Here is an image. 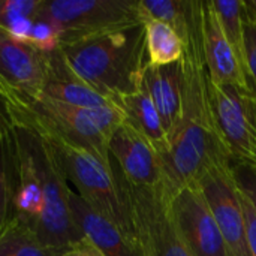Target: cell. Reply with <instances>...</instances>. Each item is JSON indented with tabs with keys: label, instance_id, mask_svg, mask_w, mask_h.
<instances>
[{
	"label": "cell",
	"instance_id": "cell-21",
	"mask_svg": "<svg viewBox=\"0 0 256 256\" xmlns=\"http://www.w3.org/2000/svg\"><path fill=\"white\" fill-rule=\"evenodd\" d=\"M212 2L220 20L225 36L249 81L248 64H246V40H244V2L240 0H212Z\"/></svg>",
	"mask_w": 256,
	"mask_h": 256
},
{
	"label": "cell",
	"instance_id": "cell-6",
	"mask_svg": "<svg viewBox=\"0 0 256 256\" xmlns=\"http://www.w3.org/2000/svg\"><path fill=\"white\" fill-rule=\"evenodd\" d=\"M111 168L118 192L129 210L136 242L148 243L156 256H190L174 208L176 195L162 180L150 188L135 186L126 180L112 159Z\"/></svg>",
	"mask_w": 256,
	"mask_h": 256
},
{
	"label": "cell",
	"instance_id": "cell-12",
	"mask_svg": "<svg viewBox=\"0 0 256 256\" xmlns=\"http://www.w3.org/2000/svg\"><path fill=\"white\" fill-rule=\"evenodd\" d=\"M201 30L210 80L219 86L252 88L225 36L212 0H201Z\"/></svg>",
	"mask_w": 256,
	"mask_h": 256
},
{
	"label": "cell",
	"instance_id": "cell-23",
	"mask_svg": "<svg viewBox=\"0 0 256 256\" xmlns=\"http://www.w3.org/2000/svg\"><path fill=\"white\" fill-rule=\"evenodd\" d=\"M42 0H0V26L8 28L21 18H39Z\"/></svg>",
	"mask_w": 256,
	"mask_h": 256
},
{
	"label": "cell",
	"instance_id": "cell-26",
	"mask_svg": "<svg viewBox=\"0 0 256 256\" xmlns=\"http://www.w3.org/2000/svg\"><path fill=\"white\" fill-rule=\"evenodd\" d=\"M232 171L238 189L244 194V196L252 202L256 210V166L232 162Z\"/></svg>",
	"mask_w": 256,
	"mask_h": 256
},
{
	"label": "cell",
	"instance_id": "cell-15",
	"mask_svg": "<svg viewBox=\"0 0 256 256\" xmlns=\"http://www.w3.org/2000/svg\"><path fill=\"white\" fill-rule=\"evenodd\" d=\"M20 189V152L14 123L0 102V232L15 219Z\"/></svg>",
	"mask_w": 256,
	"mask_h": 256
},
{
	"label": "cell",
	"instance_id": "cell-5",
	"mask_svg": "<svg viewBox=\"0 0 256 256\" xmlns=\"http://www.w3.org/2000/svg\"><path fill=\"white\" fill-rule=\"evenodd\" d=\"M39 136L52 150L68 182L75 186L76 194L140 250L129 210L123 202L112 174L111 159L106 162L87 148L75 146L60 136Z\"/></svg>",
	"mask_w": 256,
	"mask_h": 256
},
{
	"label": "cell",
	"instance_id": "cell-27",
	"mask_svg": "<svg viewBox=\"0 0 256 256\" xmlns=\"http://www.w3.org/2000/svg\"><path fill=\"white\" fill-rule=\"evenodd\" d=\"M240 200H242L244 219H246V236H248L249 252H250V256H256V210L242 190H240Z\"/></svg>",
	"mask_w": 256,
	"mask_h": 256
},
{
	"label": "cell",
	"instance_id": "cell-7",
	"mask_svg": "<svg viewBox=\"0 0 256 256\" xmlns=\"http://www.w3.org/2000/svg\"><path fill=\"white\" fill-rule=\"evenodd\" d=\"M39 18L54 27L60 45L144 24L136 0H42Z\"/></svg>",
	"mask_w": 256,
	"mask_h": 256
},
{
	"label": "cell",
	"instance_id": "cell-18",
	"mask_svg": "<svg viewBox=\"0 0 256 256\" xmlns=\"http://www.w3.org/2000/svg\"><path fill=\"white\" fill-rule=\"evenodd\" d=\"M114 104L124 114V120L146 136L156 147L160 156L166 148V132L144 84H141L135 93L117 98Z\"/></svg>",
	"mask_w": 256,
	"mask_h": 256
},
{
	"label": "cell",
	"instance_id": "cell-22",
	"mask_svg": "<svg viewBox=\"0 0 256 256\" xmlns=\"http://www.w3.org/2000/svg\"><path fill=\"white\" fill-rule=\"evenodd\" d=\"M138 12L142 22H165L178 33L186 22L188 0H138Z\"/></svg>",
	"mask_w": 256,
	"mask_h": 256
},
{
	"label": "cell",
	"instance_id": "cell-19",
	"mask_svg": "<svg viewBox=\"0 0 256 256\" xmlns=\"http://www.w3.org/2000/svg\"><path fill=\"white\" fill-rule=\"evenodd\" d=\"M64 250L45 244L18 218L0 232V256H62Z\"/></svg>",
	"mask_w": 256,
	"mask_h": 256
},
{
	"label": "cell",
	"instance_id": "cell-20",
	"mask_svg": "<svg viewBox=\"0 0 256 256\" xmlns=\"http://www.w3.org/2000/svg\"><path fill=\"white\" fill-rule=\"evenodd\" d=\"M144 26L150 64L166 66L180 62L183 54V40L177 30L159 21H147Z\"/></svg>",
	"mask_w": 256,
	"mask_h": 256
},
{
	"label": "cell",
	"instance_id": "cell-2",
	"mask_svg": "<svg viewBox=\"0 0 256 256\" xmlns=\"http://www.w3.org/2000/svg\"><path fill=\"white\" fill-rule=\"evenodd\" d=\"M14 128L20 152L15 218L28 225L45 244L64 250L84 237L72 219L69 182L52 150L38 134L15 123Z\"/></svg>",
	"mask_w": 256,
	"mask_h": 256
},
{
	"label": "cell",
	"instance_id": "cell-29",
	"mask_svg": "<svg viewBox=\"0 0 256 256\" xmlns=\"http://www.w3.org/2000/svg\"><path fill=\"white\" fill-rule=\"evenodd\" d=\"M244 4H246V8L249 10H252L254 14H256V0H246Z\"/></svg>",
	"mask_w": 256,
	"mask_h": 256
},
{
	"label": "cell",
	"instance_id": "cell-24",
	"mask_svg": "<svg viewBox=\"0 0 256 256\" xmlns=\"http://www.w3.org/2000/svg\"><path fill=\"white\" fill-rule=\"evenodd\" d=\"M27 44L42 52H51L60 46L57 32L48 21H45L42 18H38L36 22L33 24L28 39H27Z\"/></svg>",
	"mask_w": 256,
	"mask_h": 256
},
{
	"label": "cell",
	"instance_id": "cell-11",
	"mask_svg": "<svg viewBox=\"0 0 256 256\" xmlns=\"http://www.w3.org/2000/svg\"><path fill=\"white\" fill-rule=\"evenodd\" d=\"M108 152L129 183L150 188L160 182L159 152L126 120L114 130L108 142Z\"/></svg>",
	"mask_w": 256,
	"mask_h": 256
},
{
	"label": "cell",
	"instance_id": "cell-25",
	"mask_svg": "<svg viewBox=\"0 0 256 256\" xmlns=\"http://www.w3.org/2000/svg\"><path fill=\"white\" fill-rule=\"evenodd\" d=\"M244 40H246V64L252 88L256 90V14L244 4Z\"/></svg>",
	"mask_w": 256,
	"mask_h": 256
},
{
	"label": "cell",
	"instance_id": "cell-4",
	"mask_svg": "<svg viewBox=\"0 0 256 256\" xmlns=\"http://www.w3.org/2000/svg\"><path fill=\"white\" fill-rule=\"evenodd\" d=\"M60 50L75 72L111 102L135 93L150 64L144 24L60 45Z\"/></svg>",
	"mask_w": 256,
	"mask_h": 256
},
{
	"label": "cell",
	"instance_id": "cell-9",
	"mask_svg": "<svg viewBox=\"0 0 256 256\" xmlns=\"http://www.w3.org/2000/svg\"><path fill=\"white\" fill-rule=\"evenodd\" d=\"M213 114L232 162L256 166V90L210 80Z\"/></svg>",
	"mask_w": 256,
	"mask_h": 256
},
{
	"label": "cell",
	"instance_id": "cell-16",
	"mask_svg": "<svg viewBox=\"0 0 256 256\" xmlns=\"http://www.w3.org/2000/svg\"><path fill=\"white\" fill-rule=\"evenodd\" d=\"M69 207L78 230L106 256H141L124 236L105 218L98 214L76 192H70Z\"/></svg>",
	"mask_w": 256,
	"mask_h": 256
},
{
	"label": "cell",
	"instance_id": "cell-1",
	"mask_svg": "<svg viewBox=\"0 0 256 256\" xmlns=\"http://www.w3.org/2000/svg\"><path fill=\"white\" fill-rule=\"evenodd\" d=\"M178 34L183 40V54L178 62L180 117L160 154V180L174 195L184 186L196 183L212 162L232 160L212 108L210 75L201 30V0H188L186 22Z\"/></svg>",
	"mask_w": 256,
	"mask_h": 256
},
{
	"label": "cell",
	"instance_id": "cell-13",
	"mask_svg": "<svg viewBox=\"0 0 256 256\" xmlns=\"http://www.w3.org/2000/svg\"><path fill=\"white\" fill-rule=\"evenodd\" d=\"M46 70V52L14 38L0 26V80L26 90L40 92Z\"/></svg>",
	"mask_w": 256,
	"mask_h": 256
},
{
	"label": "cell",
	"instance_id": "cell-17",
	"mask_svg": "<svg viewBox=\"0 0 256 256\" xmlns=\"http://www.w3.org/2000/svg\"><path fill=\"white\" fill-rule=\"evenodd\" d=\"M142 84L150 94L166 138L176 128L180 117V64L172 63L166 66L148 64L144 72Z\"/></svg>",
	"mask_w": 256,
	"mask_h": 256
},
{
	"label": "cell",
	"instance_id": "cell-10",
	"mask_svg": "<svg viewBox=\"0 0 256 256\" xmlns=\"http://www.w3.org/2000/svg\"><path fill=\"white\" fill-rule=\"evenodd\" d=\"M174 208L190 256H230L222 232L196 183L178 190Z\"/></svg>",
	"mask_w": 256,
	"mask_h": 256
},
{
	"label": "cell",
	"instance_id": "cell-8",
	"mask_svg": "<svg viewBox=\"0 0 256 256\" xmlns=\"http://www.w3.org/2000/svg\"><path fill=\"white\" fill-rule=\"evenodd\" d=\"M196 184L222 232L230 256H250L246 219L240 190L234 178L232 160L218 159L200 174Z\"/></svg>",
	"mask_w": 256,
	"mask_h": 256
},
{
	"label": "cell",
	"instance_id": "cell-28",
	"mask_svg": "<svg viewBox=\"0 0 256 256\" xmlns=\"http://www.w3.org/2000/svg\"><path fill=\"white\" fill-rule=\"evenodd\" d=\"M62 256H106L98 246H94L87 237L70 244Z\"/></svg>",
	"mask_w": 256,
	"mask_h": 256
},
{
	"label": "cell",
	"instance_id": "cell-3",
	"mask_svg": "<svg viewBox=\"0 0 256 256\" xmlns=\"http://www.w3.org/2000/svg\"><path fill=\"white\" fill-rule=\"evenodd\" d=\"M0 102L15 124L42 136H60L106 162H110L108 142L124 122V114L116 104L80 108L40 92L14 87L3 80H0Z\"/></svg>",
	"mask_w": 256,
	"mask_h": 256
},
{
	"label": "cell",
	"instance_id": "cell-14",
	"mask_svg": "<svg viewBox=\"0 0 256 256\" xmlns=\"http://www.w3.org/2000/svg\"><path fill=\"white\" fill-rule=\"evenodd\" d=\"M40 93L80 108H99L114 104L75 72L60 46L46 52V70Z\"/></svg>",
	"mask_w": 256,
	"mask_h": 256
}]
</instances>
